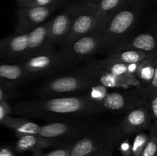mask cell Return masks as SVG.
Here are the masks:
<instances>
[{
  "mask_svg": "<svg viewBox=\"0 0 157 156\" xmlns=\"http://www.w3.org/2000/svg\"><path fill=\"white\" fill-rule=\"evenodd\" d=\"M121 137L118 125L98 127L87 131L71 145L69 156H87L110 147H117Z\"/></svg>",
  "mask_w": 157,
  "mask_h": 156,
  "instance_id": "3",
  "label": "cell"
},
{
  "mask_svg": "<svg viewBox=\"0 0 157 156\" xmlns=\"http://www.w3.org/2000/svg\"><path fill=\"white\" fill-rule=\"evenodd\" d=\"M156 55L147 54L146 52L140 51L132 49H123L118 50L107 56V58L102 59L105 63H121V64H136L141 61L150 58H156Z\"/></svg>",
  "mask_w": 157,
  "mask_h": 156,
  "instance_id": "20",
  "label": "cell"
},
{
  "mask_svg": "<svg viewBox=\"0 0 157 156\" xmlns=\"http://www.w3.org/2000/svg\"><path fill=\"white\" fill-rule=\"evenodd\" d=\"M94 84L83 67L72 73H66L45 81L37 93L44 97L59 96L80 91H87Z\"/></svg>",
  "mask_w": 157,
  "mask_h": 156,
  "instance_id": "4",
  "label": "cell"
},
{
  "mask_svg": "<svg viewBox=\"0 0 157 156\" xmlns=\"http://www.w3.org/2000/svg\"><path fill=\"white\" fill-rule=\"evenodd\" d=\"M58 0H29L21 7H44L54 6Z\"/></svg>",
  "mask_w": 157,
  "mask_h": 156,
  "instance_id": "29",
  "label": "cell"
},
{
  "mask_svg": "<svg viewBox=\"0 0 157 156\" xmlns=\"http://www.w3.org/2000/svg\"><path fill=\"white\" fill-rule=\"evenodd\" d=\"M70 146L71 145L60 147L57 149L52 150L47 153H38L36 154H34V156H69L70 155Z\"/></svg>",
  "mask_w": 157,
  "mask_h": 156,
  "instance_id": "27",
  "label": "cell"
},
{
  "mask_svg": "<svg viewBox=\"0 0 157 156\" xmlns=\"http://www.w3.org/2000/svg\"><path fill=\"white\" fill-rule=\"evenodd\" d=\"M33 76L20 64H0V83L15 89Z\"/></svg>",
  "mask_w": 157,
  "mask_h": 156,
  "instance_id": "17",
  "label": "cell"
},
{
  "mask_svg": "<svg viewBox=\"0 0 157 156\" xmlns=\"http://www.w3.org/2000/svg\"><path fill=\"white\" fill-rule=\"evenodd\" d=\"M81 5H73L50 20L49 25V41L53 46L55 43L64 42L75 15Z\"/></svg>",
  "mask_w": 157,
  "mask_h": 156,
  "instance_id": "14",
  "label": "cell"
},
{
  "mask_svg": "<svg viewBox=\"0 0 157 156\" xmlns=\"http://www.w3.org/2000/svg\"><path fill=\"white\" fill-rule=\"evenodd\" d=\"M17 140L14 144L13 148L16 153L32 151L34 154L41 152V151L50 147H61L55 141L41 137L35 135L16 136Z\"/></svg>",
  "mask_w": 157,
  "mask_h": 156,
  "instance_id": "15",
  "label": "cell"
},
{
  "mask_svg": "<svg viewBox=\"0 0 157 156\" xmlns=\"http://www.w3.org/2000/svg\"><path fill=\"white\" fill-rule=\"evenodd\" d=\"M94 84H101L109 89H127L131 87H144L136 75L115 76L107 70L97 67L94 63L90 62L83 67Z\"/></svg>",
  "mask_w": 157,
  "mask_h": 156,
  "instance_id": "9",
  "label": "cell"
},
{
  "mask_svg": "<svg viewBox=\"0 0 157 156\" xmlns=\"http://www.w3.org/2000/svg\"><path fill=\"white\" fill-rule=\"evenodd\" d=\"M151 115L144 105L138 106L126 112L119 123L121 136H130L143 132L151 126Z\"/></svg>",
  "mask_w": 157,
  "mask_h": 156,
  "instance_id": "12",
  "label": "cell"
},
{
  "mask_svg": "<svg viewBox=\"0 0 157 156\" xmlns=\"http://www.w3.org/2000/svg\"><path fill=\"white\" fill-rule=\"evenodd\" d=\"M147 88V96L144 106L150 112L153 123H157V90Z\"/></svg>",
  "mask_w": 157,
  "mask_h": 156,
  "instance_id": "25",
  "label": "cell"
},
{
  "mask_svg": "<svg viewBox=\"0 0 157 156\" xmlns=\"http://www.w3.org/2000/svg\"><path fill=\"white\" fill-rule=\"evenodd\" d=\"M87 132V125L79 122H53L41 125L38 136L55 141L64 147L71 145Z\"/></svg>",
  "mask_w": 157,
  "mask_h": 156,
  "instance_id": "7",
  "label": "cell"
},
{
  "mask_svg": "<svg viewBox=\"0 0 157 156\" xmlns=\"http://www.w3.org/2000/svg\"><path fill=\"white\" fill-rule=\"evenodd\" d=\"M146 0H125L103 32L99 53L106 57L117 50L134 34L140 22Z\"/></svg>",
  "mask_w": 157,
  "mask_h": 156,
  "instance_id": "2",
  "label": "cell"
},
{
  "mask_svg": "<svg viewBox=\"0 0 157 156\" xmlns=\"http://www.w3.org/2000/svg\"><path fill=\"white\" fill-rule=\"evenodd\" d=\"M2 125L13 130L16 136L25 135L38 136L41 128V125L26 118L12 117L10 116L6 118Z\"/></svg>",
  "mask_w": 157,
  "mask_h": 156,
  "instance_id": "21",
  "label": "cell"
},
{
  "mask_svg": "<svg viewBox=\"0 0 157 156\" xmlns=\"http://www.w3.org/2000/svg\"><path fill=\"white\" fill-rule=\"evenodd\" d=\"M124 2L125 0H99L97 2L95 23L92 32L103 33L108 21Z\"/></svg>",
  "mask_w": 157,
  "mask_h": 156,
  "instance_id": "16",
  "label": "cell"
},
{
  "mask_svg": "<svg viewBox=\"0 0 157 156\" xmlns=\"http://www.w3.org/2000/svg\"><path fill=\"white\" fill-rule=\"evenodd\" d=\"M55 8V5L44 7H20L17 13V24L14 34L27 33L42 24Z\"/></svg>",
  "mask_w": 157,
  "mask_h": 156,
  "instance_id": "11",
  "label": "cell"
},
{
  "mask_svg": "<svg viewBox=\"0 0 157 156\" xmlns=\"http://www.w3.org/2000/svg\"><path fill=\"white\" fill-rule=\"evenodd\" d=\"M147 96V88L144 87L127 89H112L101 102L103 111L127 112L128 110L144 105Z\"/></svg>",
  "mask_w": 157,
  "mask_h": 156,
  "instance_id": "6",
  "label": "cell"
},
{
  "mask_svg": "<svg viewBox=\"0 0 157 156\" xmlns=\"http://www.w3.org/2000/svg\"><path fill=\"white\" fill-rule=\"evenodd\" d=\"M101 112H103L101 105L85 94L44 97L23 101L12 106L13 114L47 120L89 116Z\"/></svg>",
  "mask_w": 157,
  "mask_h": 156,
  "instance_id": "1",
  "label": "cell"
},
{
  "mask_svg": "<svg viewBox=\"0 0 157 156\" xmlns=\"http://www.w3.org/2000/svg\"><path fill=\"white\" fill-rule=\"evenodd\" d=\"M28 1H29V0H17V2H18V6H19L20 7H21V6H22L25 3L27 2Z\"/></svg>",
  "mask_w": 157,
  "mask_h": 156,
  "instance_id": "34",
  "label": "cell"
},
{
  "mask_svg": "<svg viewBox=\"0 0 157 156\" xmlns=\"http://www.w3.org/2000/svg\"><path fill=\"white\" fill-rule=\"evenodd\" d=\"M29 55L28 33L12 34L0 39V58L19 63Z\"/></svg>",
  "mask_w": 157,
  "mask_h": 156,
  "instance_id": "13",
  "label": "cell"
},
{
  "mask_svg": "<svg viewBox=\"0 0 157 156\" xmlns=\"http://www.w3.org/2000/svg\"><path fill=\"white\" fill-rule=\"evenodd\" d=\"M156 74H157V58L143 60L139 62L136 76L142 86L144 87H148Z\"/></svg>",
  "mask_w": 157,
  "mask_h": 156,
  "instance_id": "22",
  "label": "cell"
},
{
  "mask_svg": "<svg viewBox=\"0 0 157 156\" xmlns=\"http://www.w3.org/2000/svg\"><path fill=\"white\" fill-rule=\"evenodd\" d=\"M118 149L122 156H132L131 143L127 139L123 141H120L118 143Z\"/></svg>",
  "mask_w": 157,
  "mask_h": 156,
  "instance_id": "30",
  "label": "cell"
},
{
  "mask_svg": "<svg viewBox=\"0 0 157 156\" xmlns=\"http://www.w3.org/2000/svg\"><path fill=\"white\" fill-rule=\"evenodd\" d=\"M12 114V106L6 100L0 101V125Z\"/></svg>",
  "mask_w": 157,
  "mask_h": 156,
  "instance_id": "28",
  "label": "cell"
},
{
  "mask_svg": "<svg viewBox=\"0 0 157 156\" xmlns=\"http://www.w3.org/2000/svg\"><path fill=\"white\" fill-rule=\"evenodd\" d=\"M148 141L140 156L157 155V123H152Z\"/></svg>",
  "mask_w": 157,
  "mask_h": 156,
  "instance_id": "23",
  "label": "cell"
},
{
  "mask_svg": "<svg viewBox=\"0 0 157 156\" xmlns=\"http://www.w3.org/2000/svg\"><path fill=\"white\" fill-rule=\"evenodd\" d=\"M123 49L140 50L156 56V38L153 34L147 32L138 33L136 35L133 34L121 46L118 50Z\"/></svg>",
  "mask_w": 157,
  "mask_h": 156,
  "instance_id": "19",
  "label": "cell"
},
{
  "mask_svg": "<svg viewBox=\"0 0 157 156\" xmlns=\"http://www.w3.org/2000/svg\"><path fill=\"white\" fill-rule=\"evenodd\" d=\"M16 152L14 150L13 147L8 145L0 146V156H15Z\"/></svg>",
  "mask_w": 157,
  "mask_h": 156,
  "instance_id": "33",
  "label": "cell"
},
{
  "mask_svg": "<svg viewBox=\"0 0 157 156\" xmlns=\"http://www.w3.org/2000/svg\"><path fill=\"white\" fill-rule=\"evenodd\" d=\"M116 147H110V148H105L101 151H97V152L92 153V154H88L87 156H113L114 154V150Z\"/></svg>",
  "mask_w": 157,
  "mask_h": 156,
  "instance_id": "32",
  "label": "cell"
},
{
  "mask_svg": "<svg viewBox=\"0 0 157 156\" xmlns=\"http://www.w3.org/2000/svg\"><path fill=\"white\" fill-rule=\"evenodd\" d=\"M97 2H88L84 5H81L64 39V44L72 42L93 31L95 23Z\"/></svg>",
  "mask_w": 157,
  "mask_h": 156,
  "instance_id": "10",
  "label": "cell"
},
{
  "mask_svg": "<svg viewBox=\"0 0 157 156\" xmlns=\"http://www.w3.org/2000/svg\"><path fill=\"white\" fill-rule=\"evenodd\" d=\"M149 135L144 133V132H140L136 133L133 143L131 144L132 156H140L142 151L145 148L147 142L148 141Z\"/></svg>",
  "mask_w": 157,
  "mask_h": 156,
  "instance_id": "26",
  "label": "cell"
},
{
  "mask_svg": "<svg viewBox=\"0 0 157 156\" xmlns=\"http://www.w3.org/2000/svg\"><path fill=\"white\" fill-rule=\"evenodd\" d=\"M103 33L91 32L90 33L64 45L60 50L63 68L73 66L81 61L88 59L99 51Z\"/></svg>",
  "mask_w": 157,
  "mask_h": 156,
  "instance_id": "5",
  "label": "cell"
},
{
  "mask_svg": "<svg viewBox=\"0 0 157 156\" xmlns=\"http://www.w3.org/2000/svg\"><path fill=\"white\" fill-rule=\"evenodd\" d=\"M18 64H21L33 77L64 69L60 50L54 48L29 55Z\"/></svg>",
  "mask_w": 157,
  "mask_h": 156,
  "instance_id": "8",
  "label": "cell"
},
{
  "mask_svg": "<svg viewBox=\"0 0 157 156\" xmlns=\"http://www.w3.org/2000/svg\"><path fill=\"white\" fill-rule=\"evenodd\" d=\"M49 25L50 21H48L27 32L29 55L53 48L49 41Z\"/></svg>",
  "mask_w": 157,
  "mask_h": 156,
  "instance_id": "18",
  "label": "cell"
},
{
  "mask_svg": "<svg viewBox=\"0 0 157 156\" xmlns=\"http://www.w3.org/2000/svg\"><path fill=\"white\" fill-rule=\"evenodd\" d=\"M110 90H112V89L107 88L106 87L101 85V84H94L87 89V93L85 95L92 101L101 105L103 99H104L106 95Z\"/></svg>",
  "mask_w": 157,
  "mask_h": 156,
  "instance_id": "24",
  "label": "cell"
},
{
  "mask_svg": "<svg viewBox=\"0 0 157 156\" xmlns=\"http://www.w3.org/2000/svg\"><path fill=\"white\" fill-rule=\"evenodd\" d=\"M13 90L14 89L0 83V101L6 100L8 98L11 97Z\"/></svg>",
  "mask_w": 157,
  "mask_h": 156,
  "instance_id": "31",
  "label": "cell"
}]
</instances>
